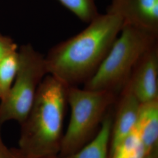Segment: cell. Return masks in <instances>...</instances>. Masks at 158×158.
Instances as JSON below:
<instances>
[{
    "label": "cell",
    "instance_id": "cell-17",
    "mask_svg": "<svg viewBox=\"0 0 158 158\" xmlns=\"http://www.w3.org/2000/svg\"><path fill=\"white\" fill-rule=\"evenodd\" d=\"M60 158L58 155L56 156H42V157H35V158Z\"/></svg>",
    "mask_w": 158,
    "mask_h": 158
},
{
    "label": "cell",
    "instance_id": "cell-13",
    "mask_svg": "<svg viewBox=\"0 0 158 158\" xmlns=\"http://www.w3.org/2000/svg\"><path fill=\"white\" fill-rule=\"evenodd\" d=\"M82 22L89 23L98 14L96 0H57Z\"/></svg>",
    "mask_w": 158,
    "mask_h": 158
},
{
    "label": "cell",
    "instance_id": "cell-9",
    "mask_svg": "<svg viewBox=\"0 0 158 158\" xmlns=\"http://www.w3.org/2000/svg\"><path fill=\"white\" fill-rule=\"evenodd\" d=\"M135 130L148 153L158 151V100L141 104Z\"/></svg>",
    "mask_w": 158,
    "mask_h": 158
},
{
    "label": "cell",
    "instance_id": "cell-16",
    "mask_svg": "<svg viewBox=\"0 0 158 158\" xmlns=\"http://www.w3.org/2000/svg\"><path fill=\"white\" fill-rule=\"evenodd\" d=\"M144 158H158V151L149 153Z\"/></svg>",
    "mask_w": 158,
    "mask_h": 158
},
{
    "label": "cell",
    "instance_id": "cell-6",
    "mask_svg": "<svg viewBox=\"0 0 158 158\" xmlns=\"http://www.w3.org/2000/svg\"><path fill=\"white\" fill-rule=\"evenodd\" d=\"M127 85L141 104L158 100V42L138 59Z\"/></svg>",
    "mask_w": 158,
    "mask_h": 158
},
{
    "label": "cell",
    "instance_id": "cell-15",
    "mask_svg": "<svg viewBox=\"0 0 158 158\" xmlns=\"http://www.w3.org/2000/svg\"><path fill=\"white\" fill-rule=\"evenodd\" d=\"M0 125V158H23L18 149H10L2 141Z\"/></svg>",
    "mask_w": 158,
    "mask_h": 158
},
{
    "label": "cell",
    "instance_id": "cell-1",
    "mask_svg": "<svg viewBox=\"0 0 158 158\" xmlns=\"http://www.w3.org/2000/svg\"><path fill=\"white\" fill-rule=\"evenodd\" d=\"M124 25L117 14H99L79 34L51 48L45 57L48 74L68 87L85 85L100 67Z\"/></svg>",
    "mask_w": 158,
    "mask_h": 158
},
{
    "label": "cell",
    "instance_id": "cell-10",
    "mask_svg": "<svg viewBox=\"0 0 158 158\" xmlns=\"http://www.w3.org/2000/svg\"><path fill=\"white\" fill-rule=\"evenodd\" d=\"M114 106L111 108L96 135L77 151L60 158H109Z\"/></svg>",
    "mask_w": 158,
    "mask_h": 158
},
{
    "label": "cell",
    "instance_id": "cell-8",
    "mask_svg": "<svg viewBox=\"0 0 158 158\" xmlns=\"http://www.w3.org/2000/svg\"><path fill=\"white\" fill-rule=\"evenodd\" d=\"M141 104L129 85H126L114 106L110 153L134 130Z\"/></svg>",
    "mask_w": 158,
    "mask_h": 158
},
{
    "label": "cell",
    "instance_id": "cell-18",
    "mask_svg": "<svg viewBox=\"0 0 158 158\" xmlns=\"http://www.w3.org/2000/svg\"><path fill=\"white\" fill-rule=\"evenodd\" d=\"M0 98H1V94H0Z\"/></svg>",
    "mask_w": 158,
    "mask_h": 158
},
{
    "label": "cell",
    "instance_id": "cell-12",
    "mask_svg": "<svg viewBox=\"0 0 158 158\" xmlns=\"http://www.w3.org/2000/svg\"><path fill=\"white\" fill-rule=\"evenodd\" d=\"M18 68L19 56L17 51L6 55L0 60V100L11 87Z\"/></svg>",
    "mask_w": 158,
    "mask_h": 158
},
{
    "label": "cell",
    "instance_id": "cell-4",
    "mask_svg": "<svg viewBox=\"0 0 158 158\" xmlns=\"http://www.w3.org/2000/svg\"><path fill=\"white\" fill-rule=\"evenodd\" d=\"M117 97L118 95L108 91L69 87L67 102L70 115L58 156L72 154L90 141L99 131Z\"/></svg>",
    "mask_w": 158,
    "mask_h": 158
},
{
    "label": "cell",
    "instance_id": "cell-14",
    "mask_svg": "<svg viewBox=\"0 0 158 158\" xmlns=\"http://www.w3.org/2000/svg\"><path fill=\"white\" fill-rule=\"evenodd\" d=\"M17 49V44L11 38L0 34V60Z\"/></svg>",
    "mask_w": 158,
    "mask_h": 158
},
{
    "label": "cell",
    "instance_id": "cell-11",
    "mask_svg": "<svg viewBox=\"0 0 158 158\" xmlns=\"http://www.w3.org/2000/svg\"><path fill=\"white\" fill-rule=\"evenodd\" d=\"M148 153L135 130L109 154V158H144Z\"/></svg>",
    "mask_w": 158,
    "mask_h": 158
},
{
    "label": "cell",
    "instance_id": "cell-2",
    "mask_svg": "<svg viewBox=\"0 0 158 158\" xmlns=\"http://www.w3.org/2000/svg\"><path fill=\"white\" fill-rule=\"evenodd\" d=\"M68 87L53 76H45L21 125L19 152L23 158L58 155L63 136Z\"/></svg>",
    "mask_w": 158,
    "mask_h": 158
},
{
    "label": "cell",
    "instance_id": "cell-7",
    "mask_svg": "<svg viewBox=\"0 0 158 158\" xmlns=\"http://www.w3.org/2000/svg\"><path fill=\"white\" fill-rule=\"evenodd\" d=\"M107 12L121 17L125 24L158 35V0H111Z\"/></svg>",
    "mask_w": 158,
    "mask_h": 158
},
{
    "label": "cell",
    "instance_id": "cell-5",
    "mask_svg": "<svg viewBox=\"0 0 158 158\" xmlns=\"http://www.w3.org/2000/svg\"><path fill=\"white\" fill-rule=\"evenodd\" d=\"M19 68L10 90L0 101V125L14 120L21 124L32 106L38 88L48 74L45 57L31 44L21 46Z\"/></svg>",
    "mask_w": 158,
    "mask_h": 158
},
{
    "label": "cell",
    "instance_id": "cell-3",
    "mask_svg": "<svg viewBox=\"0 0 158 158\" xmlns=\"http://www.w3.org/2000/svg\"><path fill=\"white\" fill-rule=\"evenodd\" d=\"M158 42V35L124 23L107 56L83 88L108 91L118 96L138 59Z\"/></svg>",
    "mask_w": 158,
    "mask_h": 158
}]
</instances>
